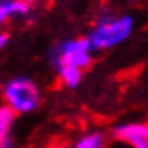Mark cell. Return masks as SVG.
Returning <instances> with one entry per match:
<instances>
[{
    "label": "cell",
    "instance_id": "3957f363",
    "mask_svg": "<svg viewBox=\"0 0 148 148\" xmlns=\"http://www.w3.org/2000/svg\"><path fill=\"white\" fill-rule=\"evenodd\" d=\"M92 47L87 37L63 40L48 52V60L55 69L61 66H76L79 69H87L92 63Z\"/></svg>",
    "mask_w": 148,
    "mask_h": 148
},
{
    "label": "cell",
    "instance_id": "8fae6325",
    "mask_svg": "<svg viewBox=\"0 0 148 148\" xmlns=\"http://www.w3.org/2000/svg\"><path fill=\"white\" fill-rule=\"evenodd\" d=\"M8 44V34L7 32H0V50H3Z\"/></svg>",
    "mask_w": 148,
    "mask_h": 148
},
{
    "label": "cell",
    "instance_id": "30bf717a",
    "mask_svg": "<svg viewBox=\"0 0 148 148\" xmlns=\"http://www.w3.org/2000/svg\"><path fill=\"white\" fill-rule=\"evenodd\" d=\"M0 148H15V142L13 138H3V140H0Z\"/></svg>",
    "mask_w": 148,
    "mask_h": 148
},
{
    "label": "cell",
    "instance_id": "6da1fadb",
    "mask_svg": "<svg viewBox=\"0 0 148 148\" xmlns=\"http://www.w3.org/2000/svg\"><path fill=\"white\" fill-rule=\"evenodd\" d=\"M134 31V18L129 15H101L87 36L93 52L108 50L122 44Z\"/></svg>",
    "mask_w": 148,
    "mask_h": 148
},
{
    "label": "cell",
    "instance_id": "9c48e42d",
    "mask_svg": "<svg viewBox=\"0 0 148 148\" xmlns=\"http://www.w3.org/2000/svg\"><path fill=\"white\" fill-rule=\"evenodd\" d=\"M8 18H13V0H0V26Z\"/></svg>",
    "mask_w": 148,
    "mask_h": 148
},
{
    "label": "cell",
    "instance_id": "52a82bcc",
    "mask_svg": "<svg viewBox=\"0 0 148 148\" xmlns=\"http://www.w3.org/2000/svg\"><path fill=\"white\" fill-rule=\"evenodd\" d=\"M105 147H106V138L101 132H97V130L82 135L74 145V148H105Z\"/></svg>",
    "mask_w": 148,
    "mask_h": 148
},
{
    "label": "cell",
    "instance_id": "7a4b0ae2",
    "mask_svg": "<svg viewBox=\"0 0 148 148\" xmlns=\"http://www.w3.org/2000/svg\"><path fill=\"white\" fill-rule=\"evenodd\" d=\"M3 101L16 114H27L37 110L40 103V89L29 77L18 76L5 84Z\"/></svg>",
    "mask_w": 148,
    "mask_h": 148
},
{
    "label": "cell",
    "instance_id": "ba28073f",
    "mask_svg": "<svg viewBox=\"0 0 148 148\" xmlns=\"http://www.w3.org/2000/svg\"><path fill=\"white\" fill-rule=\"evenodd\" d=\"M32 0H13V18H26L32 11Z\"/></svg>",
    "mask_w": 148,
    "mask_h": 148
},
{
    "label": "cell",
    "instance_id": "5b68a950",
    "mask_svg": "<svg viewBox=\"0 0 148 148\" xmlns=\"http://www.w3.org/2000/svg\"><path fill=\"white\" fill-rule=\"evenodd\" d=\"M60 76V81L61 84L69 87V89H74V87H77L82 81V69L76 66H61L60 69H56Z\"/></svg>",
    "mask_w": 148,
    "mask_h": 148
},
{
    "label": "cell",
    "instance_id": "8992f818",
    "mask_svg": "<svg viewBox=\"0 0 148 148\" xmlns=\"http://www.w3.org/2000/svg\"><path fill=\"white\" fill-rule=\"evenodd\" d=\"M16 113L10 106H0V140L11 137V127L15 124Z\"/></svg>",
    "mask_w": 148,
    "mask_h": 148
},
{
    "label": "cell",
    "instance_id": "277c9868",
    "mask_svg": "<svg viewBox=\"0 0 148 148\" xmlns=\"http://www.w3.org/2000/svg\"><path fill=\"white\" fill-rule=\"evenodd\" d=\"M113 137L130 148H148V122L119 124L113 130Z\"/></svg>",
    "mask_w": 148,
    "mask_h": 148
}]
</instances>
